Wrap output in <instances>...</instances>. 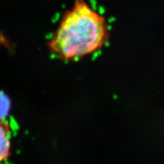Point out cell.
I'll return each instance as SVG.
<instances>
[{
    "label": "cell",
    "instance_id": "1",
    "mask_svg": "<svg viewBox=\"0 0 164 164\" xmlns=\"http://www.w3.org/2000/svg\"><path fill=\"white\" fill-rule=\"evenodd\" d=\"M109 34L105 18L84 0H75L63 14L47 47L62 60L76 61L101 49Z\"/></svg>",
    "mask_w": 164,
    "mask_h": 164
},
{
    "label": "cell",
    "instance_id": "3",
    "mask_svg": "<svg viewBox=\"0 0 164 164\" xmlns=\"http://www.w3.org/2000/svg\"><path fill=\"white\" fill-rule=\"evenodd\" d=\"M10 100L3 92H0V120L7 115L10 109Z\"/></svg>",
    "mask_w": 164,
    "mask_h": 164
},
{
    "label": "cell",
    "instance_id": "2",
    "mask_svg": "<svg viewBox=\"0 0 164 164\" xmlns=\"http://www.w3.org/2000/svg\"><path fill=\"white\" fill-rule=\"evenodd\" d=\"M10 129L5 122L0 120V162L5 160L10 154Z\"/></svg>",
    "mask_w": 164,
    "mask_h": 164
}]
</instances>
